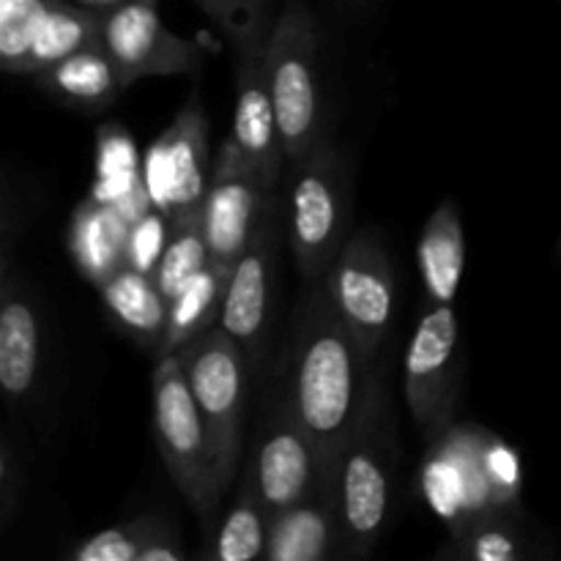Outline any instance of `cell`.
<instances>
[{"label": "cell", "instance_id": "cell-1", "mask_svg": "<svg viewBox=\"0 0 561 561\" xmlns=\"http://www.w3.org/2000/svg\"><path fill=\"white\" fill-rule=\"evenodd\" d=\"M373 378L376 362L337 316L323 283L310 285L296 307L283 392L327 458L354 427Z\"/></svg>", "mask_w": 561, "mask_h": 561}, {"label": "cell", "instance_id": "cell-2", "mask_svg": "<svg viewBox=\"0 0 561 561\" xmlns=\"http://www.w3.org/2000/svg\"><path fill=\"white\" fill-rule=\"evenodd\" d=\"M398 471V422L383 376L373 378L354 427L334 455L343 559H365L378 548L392 518Z\"/></svg>", "mask_w": 561, "mask_h": 561}, {"label": "cell", "instance_id": "cell-3", "mask_svg": "<svg viewBox=\"0 0 561 561\" xmlns=\"http://www.w3.org/2000/svg\"><path fill=\"white\" fill-rule=\"evenodd\" d=\"M422 485L438 518L463 531L488 515L513 513L520 496V460L485 427H447L431 442Z\"/></svg>", "mask_w": 561, "mask_h": 561}, {"label": "cell", "instance_id": "cell-4", "mask_svg": "<svg viewBox=\"0 0 561 561\" xmlns=\"http://www.w3.org/2000/svg\"><path fill=\"white\" fill-rule=\"evenodd\" d=\"M285 233L301 279L316 285L351 239V168L345 153L327 137L288 168Z\"/></svg>", "mask_w": 561, "mask_h": 561}, {"label": "cell", "instance_id": "cell-5", "mask_svg": "<svg viewBox=\"0 0 561 561\" xmlns=\"http://www.w3.org/2000/svg\"><path fill=\"white\" fill-rule=\"evenodd\" d=\"M272 25L274 16L268 14V0H241L219 22V31L233 49L236 107L230 137L257 170L263 186L277 192L288 162L279 142L277 113L268 88L266 55Z\"/></svg>", "mask_w": 561, "mask_h": 561}, {"label": "cell", "instance_id": "cell-6", "mask_svg": "<svg viewBox=\"0 0 561 561\" xmlns=\"http://www.w3.org/2000/svg\"><path fill=\"white\" fill-rule=\"evenodd\" d=\"M321 31L307 0H288L274 14L268 36V88L285 162L296 164L321 146V82H318Z\"/></svg>", "mask_w": 561, "mask_h": 561}, {"label": "cell", "instance_id": "cell-7", "mask_svg": "<svg viewBox=\"0 0 561 561\" xmlns=\"http://www.w3.org/2000/svg\"><path fill=\"white\" fill-rule=\"evenodd\" d=\"M151 409L153 438L164 469L197 518L208 524L225 499V491L219 485L211 436L192 398L179 354L157 359L151 378Z\"/></svg>", "mask_w": 561, "mask_h": 561}, {"label": "cell", "instance_id": "cell-8", "mask_svg": "<svg viewBox=\"0 0 561 561\" xmlns=\"http://www.w3.org/2000/svg\"><path fill=\"white\" fill-rule=\"evenodd\" d=\"M179 359L211 436L219 485L228 493L241 458V431H244L252 370L239 345L219 329V323L186 343L179 351Z\"/></svg>", "mask_w": 561, "mask_h": 561}, {"label": "cell", "instance_id": "cell-9", "mask_svg": "<svg viewBox=\"0 0 561 561\" xmlns=\"http://www.w3.org/2000/svg\"><path fill=\"white\" fill-rule=\"evenodd\" d=\"M332 463L305 422L290 409L285 392L268 403L241 474L252 482L268 518L310 496Z\"/></svg>", "mask_w": 561, "mask_h": 561}, {"label": "cell", "instance_id": "cell-10", "mask_svg": "<svg viewBox=\"0 0 561 561\" xmlns=\"http://www.w3.org/2000/svg\"><path fill=\"white\" fill-rule=\"evenodd\" d=\"M321 283L367 359L378 362L394 316V272L383 241L373 230L351 236Z\"/></svg>", "mask_w": 561, "mask_h": 561}, {"label": "cell", "instance_id": "cell-11", "mask_svg": "<svg viewBox=\"0 0 561 561\" xmlns=\"http://www.w3.org/2000/svg\"><path fill=\"white\" fill-rule=\"evenodd\" d=\"M405 403L422 436L433 442L453 427L460 389V327L453 305L422 307L405 351Z\"/></svg>", "mask_w": 561, "mask_h": 561}, {"label": "cell", "instance_id": "cell-12", "mask_svg": "<svg viewBox=\"0 0 561 561\" xmlns=\"http://www.w3.org/2000/svg\"><path fill=\"white\" fill-rule=\"evenodd\" d=\"M208 181V121L201 99L192 93L173 124L148 151L142 190L148 203L175 225L201 217Z\"/></svg>", "mask_w": 561, "mask_h": 561}, {"label": "cell", "instance_id": "cell-13", "mask_svg": "<svg viewBox=\"0 0 561 561\" xmlns=\"http://www.w3.org/2000/svg\"><path fill=\"white\" fill-rule=\"evenodd\" d=\"M279 239H283V233H279V203L272 192L266 197L263 217L257 222L250 247L230 268L222 316H219V329L239 345L252 373L261 367L263 351L268 345V332H272Z\"/></svg>", "mask_w": 561, "mask_h": 561}, {"label": "cell", "instance_id": "cell-14", "mask_svg": "<svg viewBox=\"0 0 561 561\" xmlns=\"http://www.w3.org/2000/svg\"><path fill=\"white\" fill-rule=\"evenodd\" d=\"M268 195L272 192L263 186L257 170L241 153L233 137H228L211 168V181L201 208V228L211 263L225 268L236 266L255 236Z\"/></svg>", "mask_w": 561, "mask_h": 561}, {"label": "cell", "instance_id": "cell-15", "mask_svg": "<svg viewBox=\"0 0 561 561\" xmlns=\"http://www.w3.org/2000/svg\"><path fill=\"white\" fill-rule=\"evenodd\" d=\"M102 44L118 64L126 85L148 77L190 75L201 69L203 47L170 31L159 0H124L102 20Z\"/></svg>", "mask_w": 561, "mask_h": 561}, {"label": "cell", "instance_id": "cell-16", "mask_svg": "<svg viewBox=\"0 0 561 561\" xmlns=\"http://www.w3.org/2000/svg\"><path fill=\"white\" fill-rule=\"evenodd\" d=\"M268 561H323L343 559L337 488H334V458L323 471V480L307 499L272 515L268 520Z\"/></svg>", "mask_w": 561, "mask_h": 561}, {"label": "cell", "instance_id": "cell-17", "mask_svg": "<svg viewBox=\"0 0 561 561\" xmlns=\"http://www.w3.org/2000/svg\"><path fill=\"white\" fill-rule=\"evenodd\" d=\"M42 370V323L31 296L3 257V310H0V387L11 409L31 403Z\"/></svg>", "mask_w": 561, "mask_h": 561}, {"label": "cell", "instance_id": "cell-18", "mask_svg": "<svg viewBox=\"0 0 561 561\" xmlns=\"http://www.w3.org/2000/svg\"><path fill=\"white\" fill-rule=\"evenodd\" d=\"M36 85L58 102L77 110H104L126 91V80L121 75L113 55L102 42L77 49L69 58L36 71Z\"/></svg>", "mask_w": 561, "mask_h": 561}, {"label": "cell", "instance_id": "cell-19", "mask_svg": "<svg viewBox=\"0 0 561 561\" xmlns=\"http://www.w3.org/2000/svg\"><path fill=\"white\" fill-rule=\"evenodd\" d=\"M427 305H453L466 268L463 217L455 201H444L427 217L416 247Z\"/></svg>", "mask_w": 561, "mask_h": 561}, {"label": "cell", "instance_id": "cell-20", "mask_svg": "<svg viewBox=\"0 0 561 561\" xmlns=\"http://www.w3.org/2000/svg\"><path fill=\"white\" fill-rule=\"evenodd\" d=\"M186 557L179 529L159 515L110 526L66 551L71 561H184Z\"/></svg>", "mask_w": 561, "mask_h": 561}, {"label": "cell", "instance_id": "cell-21", "mask_svg": "<svg viewBox=\"0 0 561 561\" xmlns=\"http://www.w3.org/2000/svg\"><path fill=\"white\" fill-rule=\"evenodd\" d=\"M99 294H102L104 307L110 310V316L146 348H151L153 354L159 351L164 337V329H168V312L170 301L164 299V294L159 290V285L148 277L146 272L135 266H121L118 272L110 274L102 285H96Z\"/></svg>", "mask_w": 561, "mask_h": 561}, {"label": "cell", "instance_id": "cell-22", "mask_svg": "<svg viewBox=\"0 0 561 561\" xmlns=\"http://www.w3.org/2000/svg\"><path fill=\"white\" fill-rule=\"evenodd\" d=\"M230 268L208 261L179 294L170 299L168 329H164L162 345L157 351V359L170 354H179L186 343L197 340L219 323L225 305V288H228Z\"/></svg>", "mask_w": 561, "mask_h": 561}, {"label": "cell", "instance_id": "cell-23", "mask_svg": "<svg viewBox=\"0 0 561 561\" xmlns=\"http://www.w3.org/2000/svg\"><path fill=\"white\" fill-rule=\"evenodd\" d=\"M71 255L77 266L82 268L93 285H102L104 279L121 266H126V222L121 219V211L102 206V203H82L75 211L69 230Z\"/></svg>", "mask_w": 561, "mask_h": 561}, {"label": "cell", "instance_id": "cell-24", "mask_svg": "<svg viewBox=\"0 0 561 561\" xmlns=\"http://www.w3.org/2000/svg\"><path fill=\"white\" fill-rule=\"evenodd\" d=\"M102 20L104 16L93 14L91 9L64 3V0H49L31 49H27L25 75L33 77L36 71L69 58L77 49L102 42Z\"/></svg>", "mask_w": 561, "mask_h": 561}, {"label": "cell", "instance_id": "cell-25", "mask_svg": "<svg viewBox=\"0 0 561 561\" xmlns=\"http://www.w3.org/2000/svg\"><path fill=\"white\" fill-rule=\"evenodd\" d=\"M268 513L257 499L252 482L241 474L239 493L225 515L222 526L214 535L206 557L214 561H252L266 557Z\"/></svg>", "mask_w": 561, "mask_h": 561}, {"label": "cell", "instance_id": "cell-26", "mask_svg": "<svg viewBox=\"0 0 561 561\" xmlns=\"http://www.w3.org/2000/svg\"><path fill=\"white\" fill-rule=\"evenodd\" d=\"M513 513L488 515L474 520L463 531L453 535L447 548L438 551V559L466 561H524L529 557V537L518 526Z\"/></svg>", "mask_w": 561, "mask_h": 561}, {"label": "cell", "instance_id": "cell-27", "mask_svg": "<svg viewBox=\"0 0 561 561\" xmlns=\"http://www.w3.org/2000/svg\"><path fill=\"white\" fill-rule=\"evenodd\" d=\"M208 261L211 257H208L201 217L190 219V222H175L170 225L168 244H164L157 268H153V283L159 285L164 299L170 301Z\"/></svg>", "mask_w": 561, "mask_h": 561}, {"label": "cell", "instance_id": "cell-28", "mask_svg": "<svg viewBox=\"0 0 561 561\" xmlns=\"http://www.w3.org/2000/svg\"><path fill=\"white\" fill-rule=\"evenodd\" d=\"M49 0H0V66L9 75H25L27 49Z\"/></svg>", "mask_w": 561, "mask_h": 561}, {"label": "cell", "instance_id": "cell-29", "mask_svg": "<svg viewBox=\"0 0 561 561\" xmlns=\"http://www.w3.org/2000/svg\"><path fill=\"white\" fill-rule=\"evenodd\" d=\"M168 219L153 208V211L140 214L137 219H131L129 230V244H126V255H129V266L140 268V272L153 274L157 268L159 255H162L164 244H168Z\"/></svg>", "mask_w": 561, "mask_h": 561}, {"label": "cell", "instance_id": "cell-30", "mask_svg": "<svg viewBox=\"0 0 561 561\" xmlns=\"http://www.w3.org/2000/svg\"><path fill=\"white\" fill-rule=\"evenodd\" d=\"M16 491H20V485H16L14 449H11L9 438H3V444H0V520H3V526L14 520Z\"/></svg>", "mask_w": 561, "mask_h": 561}, {"label": "cell", "instance_id": "cell-31", "mask_svg": "<svg viewBox=\"0 0 561 561\" xmlns=\"http://www.w3.org/2000/svg\"><path fill=\"white\" fill-rule=\"evenodd\" d=\"M195 3L201 5V9L206 11V14L211 16V20L219 25V22H222L225 16H228V11L233 9V5H239L241 0H195Z\"/></svg>", "mask_w": 561, "mask_h": 561}, {"label": "cell", "instance_id": "cell-32", "mask_svg": "<svg viewBox=\"0 0 561 561\" xmlns=\"http://www.w3.org/2000/svg\"><path fill=\"white\" fill-rule=\"evenodd\" d=\"M345 5H367V3H373V0H343Z\"/></svg>", "mask_w": 561, "mask_h": 561}, {"label": "cell", "instance_id": "cell-33", "mask_svg": "<svg viewBox=\"0 0 561 561\" xmlns=\"http://www.w3.org/2000/svg\"><path fill=\"white\" fill-rule=\"evenodd\" d=\"M553 255H557V261L561 263V236H559V241H557V250H553Z\"/></svg>", "mask_w": 561, "mask_h": 561}]
</instances>
